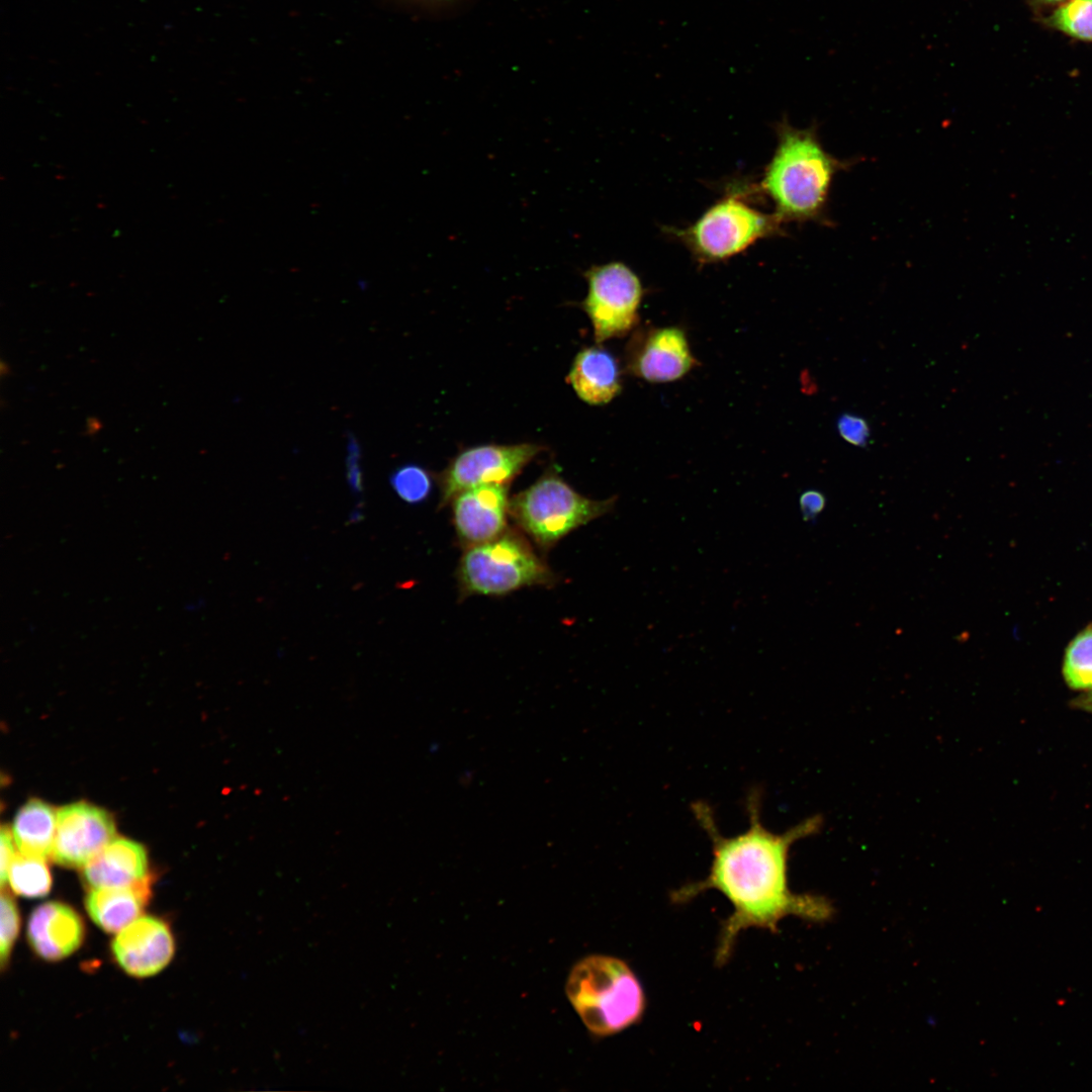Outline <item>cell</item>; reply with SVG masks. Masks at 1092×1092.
I'll return each mask as SVG.
<instances>
[{
    "label": "cell",
    "mask_w": 1092,
    "mask_h": 1092,
    "mask_svg": "<svg viewBox=\"0 0 1092 1092\" xmlns=\"http://www.w3.org/2000/svg\"><path fill=\"white\" fill-rule=\"evenodd\" d=\"M747 828L734 836L719 830L711 806L703 801L691 805L693 815L712 845V862L701 881L688 883L671 893L675 903L688 902L708 890L720 892L730 902L732 914L723 922L715 963L728 962L740 932L750 927L778 931L788 915L821 919L828 907L819 898L796 895L788 884V861L792 845L813 833L818 817L807 819L785 832L766 828L761 818V793L752 789L745 802Z\"/></svg>",
    "instance_id": "6da1fadb"
},
{
    "label": "cell",
    "mask_w": 1092,
    "mask_h": 1092,
    "mask_svg": "<svg viewBox=\"0 0 1092 1092\" xmlns=\"http://www.w3.org/2000/svg\"><path fill=\"white\" fill-rule=\"evenodd\" d=\"M776 129L777 148L759 185L774 213L783 223L824 220L833 179L850 162L828 153L814 127L801 129L782 120Z\"/></svg>",
    "instance_id": "7a4b0ae2"
},
{
    "label": "cell",
    "mask_w": 1092,
    "mask_h": 1092,
    "mask_svg": "<svg viewBox=\"0 0 1092 1092\" xmlns=\"http://www.w3.org/2000/svg\"><path fill=\"white\" fill-rule=\"evenodd\" d=\"M566 996L590 1033L616 1034L639 1022L646 999L642 986L622 960L594 954L578 961L566 981Z\"/></svg>",
    "instance_id": "3957f363"
},
{
    "label": "cell",
    "mask_w": 1092,
    "mask_h": 1092,
    "mask_svg": "<svg viewBox=\"0 0 1092 1092\" xmlns=\"http://www.w3.org/2000/svg\"><path fill=\"white\" fill-rule=\"evenodd\" d=\"M783 222L772 213L754 208L740 190H731L694 223L668 233L681 242L702 264L727 260L757 241L783 234Z\"/></svg>",
    "instance_id": "277c9868"
},
{
    "label": "cell",
    "mask_w": 1092,
    "mask_h": 1092,
    "mask_svg": "<svg viewBox=\"0 0 1092 1092\" xmlns=\"http://www.w3.org/2000/svg\"><path fill=\"white\" fill-rule=\"evenodd\" d=\"M616 502V496L585 497L551 469L510 499L509 515L539 547L549 549L571 531L610 513Z\"/></svg>",
    "instance_id": "5b68a950"
},
{
    "label": "cell",
    "mask_w": 1092,
    "mask_h": 1092,
    "mask_svg": "<svg viewBox=\"0 0 1092 1092\" xmlns=\"http://www.w3.org/2000/svg\"><path fill=\"white\" fill-rule=\"evenodd\" d=\"M466 596H503L525 586L552 581V573L517 534L503 533L488 542L468 547L458 568Z\"/></svg>",
    "instance_id": "8992f818"
},
{
    "label": "cell",
    "mask_w": 1092,
    "mask_h": 1092,
    "mask_svg": "<svg viewBox=\"0 0 1092 1092\" xmlns=\"http://www.w3.org/2000/svg\"><path fill=\"white\" fill-rule=\"evenodd\" d=\"M587 293L581 307L588 315L597 343L627 335L639 321L643 287L622 262L592 266L584 273Z\"/></svg>",
    "instance_id": "52a82bcc"
},
{
    "label": "cell",
    "mask_w": 1092,
    "mask_h": 1092,
    "mask_svg": "<svg viewBox=\"0 0 1092 1092\" xmlns=\"http://www.w3.org/2000/svg\"><path fill=\"white\" fill-rule=\"evenodd\" d=\"M542 448L536 444L482 445L458 454L438 476L445 506L460 492L482 484H508Z\"/></svg>",
    "instance_id": "ba28073f"
},
{
    "label": "cell",
    "mask_w": 1092,
    "mask_h": 1092,
    "mask_svg": "<svg viewBox=\"0 0 1092 1092\" xmlns=\"http://www.w3.org/2000/svg\"><path fill=\"white\" fill-rule=\"evenodd\" d=\"M627 370L648 382H670L684 377L696 364L685 332L677 327L637 331L629 341Z\"/></svg>",
    "instance_id": "9c48e42d"
},
{
    "label": "cell",
    "mask_w": 1092,
    "mask_h": 1092,
    "mask_svg": "<svg viewBox=\"0 0 1092 1092\" xmlns=\"http://www.w3.org/2000/svg\"><path fill=\"white\" fill-rule=\"evenodd\" d=\"M114 837L106 811L85 802L70 804L57 812L52 857L65 867H84Z\"/></svg>",
    "instance_id": "30bf717a"
},
{
    "label": "cell",
    "mask_w": 1092,
    "mask_h": 1092,
    "mask_svg": "<svg viewBox=\"0 0 1092 1092\" xmlns=\"http://www.w3.org/2000/svg\"><path fill=\"white\" fill-rule=\"evenodd\" d=\"M114 960L128 975L146 978L162 971L175 950L173 935L163 920L145 916L121 929L111 944Z\"/></svg>",
    "instance_id": "8fae6325"
},
{
    "label": "cell",
    "mask_w": 1092,
    "mask_h": 1092,
    "mask_svg": "<svg viewBox=\"0 0 1092 1092\" xmlns=\"http://www.w3.org/2000/svg\"><path fill=\"white\" fill-rule=\"evenodd\" d=\"M456 533L467 548L488 542L505 533L510 498L508 484H482L452 499Z\"/></svg>",
    "instance_id": "7c38bea8"
},
{
    "label": "cell",
    "mask_w": 1092,
    "mask_h": 1092,
    "mask_svg": "<svg viewBox=\"0 0 1092 1092\" xmlns=\"http://www.w3.org/2000/svg\"><path fill=\"white\" fill-rule=\"evenodd\" d=\"M85 934L80 915L61 902H47L35 908L27 925V938L33 951L50 962L63 960L76 951Z\"/></svg>",
    "instance_id": "4fadbf2b"
},
{
    "label": "cell",
    "mask_w": 1092,
    "mask_h": 1092,
    "mask_svg": "<svg viewBox=\"0 0 1092 1092\" xmlns=\"http://www.w3.org/2000/svg\"><path fill=\"white\" fill-rule=\"evenodd\" d=\"M148 858L144 846L132 840L114 837L85 866L83 876L92 888H121L145 879Z\"/></svg>",
    "instance_id": "5bb4252c"
},
{
    "label": "cell",
    "mask_w": 1092,
    "mask_h": 1092,
    "mask_svg": "<svg viewBox=\"0 0 1092 1092\" xmlns=\"http://www.w3.org/2000/svg\"><path fill=\"white\" fill-rule=\"evenodd\" d=\"M577 396L588 404H605L621 389L615 357L600 347H588L576 356L567 377Z\"/></svg>",
    "instance_id": "9a60e30c"
},
{
    "label": "cell",
    "mask_w": 1092,
    "mask_h": 1092,
    "mask_svg": "<svg viewBox=\"0 0 1092 1092\" xmlns=\"http://www.w3.org/2000/svg\"><path fill=\"white\" fill-rule=\"evenodd\" d=\"M151 898V880L128 887L92 889L85 900L86 910L101 929L119 932L133 922Z\"/></svg>",
    "instance_id": "2e32d148"
},
{
    "label": "cell",
    "mask_w": 1092,
    "mask_h": 1092,
    "mask_svg": "<svg viewBox=\"0 0 1092 1092\" xmlns=\"http://www.w3.org/2000/svg\"><path fill=\"white\" fill-rule=\"evenodd\" d=\"M56 828L54 809L42 801L30 800L16 814L11 832L20 853L47 859L52 856Z\"/></svg>",
    "instance_id": "e0dca14e"
},
{
    "label": "cell",
    "mask_w": 1092,
    "mask_h": 1092,
    "mask_svg": "<svg viewBox=\"0 0 1092 1092\" xmlns=\"http://www.w3.org/2000/svg\"><path fill=\"white\" fill-rule=\"evenodd\" d=\"M7 880L14 893L26 898L46 896L52 886V877L46 859L16 853L12 859Z\"/></svg>",
    "instance_id": "ac0fdd59"
},
{
    "label": "cell",
    "mask_w": 1092,
    "mask_h": 1092,
    "mask_svg": "<svg viewBox=\"0 0 1092 1092\" xmlns=\"http://www.w3.org/2000/svg\"><path fill=\"white\" fill-rule=\"evenodd\" d=\"M1044 22L1071 38L1092 42V0H1067Z\"/></svg>",
    "instance_id": "d6986e66"
},
{
    "label": "cell",
    "mask_w": 1092,
    "mask_h": 1092,
    "mask_svg": "<svg viewBox=\"0 0 1092 1092\" xmlns=\"http://www.w3.org/2000/svg\"><path fill=\"white\" fill-rule=\"evenodd\" d=\"M1063 675L1070 688L1092 691V627L1079 633L1069 644Z\"/></svg>",
    "instance_id": "ffe728a7"
},
{
    "label": "cell",
    "mask_w": 1092,
    "mask_h": 1092,
    "mask_svg": "<svg viewBox=\"0 0 1092 1092\" xmlns=\"http://www.w3.org/2000/svg\"><path fill=\"white\" fill-rule=\"evenodd\" d=\"M390 484L403 502L417 505L425 502L430 495L433 479L425 468L407 464L397 468L391 474Z\"/></svg>",
    "instance_id": "44dd1931"
},
{
    "label": "cell",
    "mask_w": 1092,
    "mask_h": 1092,
    "mask_svg": "<svg viewBox=\"0 0 1092 1092\" xmlns=\"http://www.w3.org/2000/svg\"><path fill=\"white\" fill-rule=\"evenodd\" d=\"M0 962L4 968L19 932L20 915L14 899L4 890L1 895Z\"/></svg>",
    "instance_id": "7402d4cb"
},
{
    "label": "cell",
    "mask_w": 1092,
    "mask_h": 1092,
    "mask_svg": "<svg viewBox=\"0 0 1092 1092\" xmlns=\"http://www.w3.org/2000/svg\"><path fill=\"white\" fill-rule=\"evenodd\" d=\"M836 428L840 437L847 443L856 447L868 445L871 430L869 423L862 417L843 413L837 419Z\"/></svg>",
    "instance_id": "603a6c76"
},
{
    "label": "cell",
    "mask_w": 1092,
    "mask_h": 1092,
    "mask_svg": "<svg viewBox=\"0 0 1092 1092\" xmlns=\"http://www.w3.org/2000/svg\"><path fill=\"white\" fill-rule=\"evenodd\" d=\"M802 517L806 521L816 518L825 508V495L815 489L804 491L799 499Z\"/></svg>",
    "instance_id": "cb8c5ba5"
},
{
    "label": "cell",
    "mask_w": 1092,
    "mask_h": 1092,
    "mask_svg": "<svg viewBox=\"0 0 1092 1092\" xmlns=\"http://www.w3.org/2000/svg\"><path fill=\"white\" fill-rule=\"evenodd\" d=\"M12 832L7 827L1 829V884H5L12 859L15 856Z\"/></svg>",
    "instance_id": "d4e9b609"
},
{
    "label": "cell",
    "mask_w": 1092,
    "mask_h": 1092,
    "mask_svg": "<svg viewBox=\"0 0 1092 1092\" xmlns=\"http://www.w3.org/2000/svg\"><path fill=\"white\" fill-rule=\"evenodd\" d=\"M350 445V455L348 457V477L351 485L354 486L355 489H358L361 487V475L358 466L359 451L358 447L355 444Z\"/></svg>",
    "instance_id": "484cf974"
},
{
    "label": "cell",
    "mask_w": 1092,
    "mask_h": 1092,
    "mask_svg": "<svg viewBox=\"0 0 1092 1092\" xmlns=\"http://www.w3.org/2000/svg\"><path fill=\"white\" fill-rule=\"evenodd\" d=\"M102 429V423L95 417H90L85 426V435L93 436Z\"/></svg>",
    "instance_id": "4316f807"
},
{
    "label": "cell",
    "mask_w": 1092,
    "mask_h": 1092,
    "mask_svg": "<svg viewBox=\"0 0 1092 1092\" xmlns=\"http://www.w3.org/2000/svg\"><path fill=\"white\" fill-rule=\"evenodd\" d=\"M1076 706L1092 713V693L1078 699L1076 701Z\"/></svg>",
    "instance_id": "83f0119b"
},
{
    "label": "cell",
    "mask_w": 1092,
    "mask_h": 1092,
    "mask_svg": "<svg viewBox=\"0 0 1092 1092\" xmlns=\"http://www.w3.org/2000/svg\"><path fill=\"white\" fill-rule=\"evenodd\" d=\"M1065 1L1067 0H1031V2H1033V4L1038 7L1056 6L1062 4Z\"/></svg>",
    "instance_id": "f1b7e54d"
},
{
    "label": "cell",
    "mask_w": 1092,
    "mask_h": 1092,
    "mask_svg": "<svg viewBox=\"0 0 1092 1092\" xmlns=\"http://www.w3.org/2000/svg\"><path fill=\"white\" fill-rule=\"evenodd\" d=\"M0 371L2 376H4L5 374H9L10 372L8 364L4 361H1Z\"/></svg>",
    "instance_id": "f546056e"
},
{
    "label": "cell",
    "mask_w": 1092,
    "mask_h": 1092,
    "mask_svg": "<svg viewBox=\"0 0 1092 1092\" xmlns=\"http://www.w3.org/2000/svg\"><path fill=\"white\" fill-rule=\"evenodd\" d=\"M421 1H428V2H446V1H450V0H421Z\"/></svg>",
    "instance_id": "4dcf8cb0"
}]
</instances>
